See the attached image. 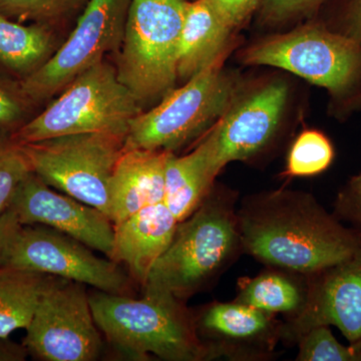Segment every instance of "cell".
<instances>
[{"label": "cell", "mask_w": 361, "mask_h": 361, "mask_svg": "<svg viewBox=\"0 0 361 361\" xmlns=\"http://www.w3.org/2000/svg\"><path fill=\"white\" fill-rule=\"evenodd\" d=\"M239 232L247 250L267 264L317 273L355 253L361 236L342 227L314 202L275 195L247 209Z\"/></svg>", "instance_id": "1"}, {"label": "cell", "mask_w": 361, "mask_h": 361, "mask_svg": "<svg viewBox=\"0 0 361 361\" xmlns=\"http://www.w3.org/2000/svg\"><path fill=\"white\" fill-rule=\"evenodd\" d=\"M97 327L118 355L147 360L197 361L209 351L195 320L174 296L144 292L142 298L97 290L90 294Z\"/></svg>", "instance_id": "2"}, {"label": "cell", "mask_w": 361, "mask_h": 361, "mask_svg": "<svg viewBox=\"0 0 361 361\" xmlns=\"http://www.w3.org/2000/svg\"><path fill=\"white\" fill-rule=\"evenodd\" d=\"M144 111L104 59L78 75L56 99L11 134L18 145L61 135L108 133L127 135L130 122Z\"/></svg>", "instance_id": "3"}, {"label": "cell", "mask_w": 361, "mask_h": 361, "mask_svg": "<svg viewBox=\"0 0 361 361\" xmlns=\"http://www.w3.org/2000/svg\"><path fill=\"white\" fill-rule=\"evenodd\" d=\"M188 0H132L116 54L118 80L142 110L175 89Z\"/></svg>", "instance_id": "4"}, {"label": "cell", "mask_w": 361, "mask_h": 361, "mask_svg": "<svg viewBox=\"0 0 361 361\" xmlns=\"http://www.w3.org/2000/svg\"><path fill=\"white\" fill-rule=\"evenodd\" d=\"M208 197L178 224L174 238L152 268L142 292L184 300L200 290L232 255L239 235L234 215L227 204Z\"/></svg>", "instance_id": "5"}, {"label": "cell", "mask_w": 361, "mask_h": 361, "mask_svg": "<svg viewBox=\"0 0 361 361\" xmlns=\"http://www.w3.org/2000/svg\"><path fill=\"white\" fill-rule=\"evenodd\" d=\"M236 97V82L219 59L135 116L125 149L173 153L219 120Z\"/></svg>", "instance_id": "6"}, {"label": "cell", "mask_w": 361, "mask_h": 361, "mask_svg": "<svg viewBox=\"0 0 361 361\" xmlns=\"http://www.w3.org/2000/svg\"><path fill=\"white\" fill-rule=\"evenodd\" d=\"M125 135L90 133L20 146L32 172L49 186L109 217L110 180L125 148Z\"/></svg>", "instance_id": "7"}, {"label": "cell", "mask_w": 361, "mask_h": 361, "mask_svg": "<svg viewBox=\"0 0 361 361\" xmlns=\"http://www.w3.org/2000/svg\"><path fill=\"white\" fill-rule=\"evenodd\" d=\"M244 61L282 68L341 94L361 75V44L344 33L307 25L258 42L245 52Z\"/></svg>", "instance_id": "8"}, {"label": "cell", "mask_w": 361, "mask_h": 361, "mask_svg": "<svg viewBox=\"0 0 361 361\" xmlns=\"http://www.w3.org/2000/svg\"><path fill=\"white\" fill-rule=\"evenodd\" d=\"M23 344L44 361H94L103 337L90 307L87 285L52 276L42 292Z\"/></svg>", "instance_id": "9"}, {"label": "cell", "mask_w": 361, "mask_h": 361, "mask_svg": "<svg viewBox=\"0 0 361 361\" xmlns=\"http://www.w3.org/2000/svg\"><path fill=\"white\" fill-rule=\"evenodd\" d=\"M132 0H90L71 35L42 68L21 85L37 106L59 94L106 54H118Z\"/></svg>", "instance_id": "10"}, {"label": "cell", "mask_w": 361, "mask_h": 361, "mask_svg": "<svg viewBox=\"0 0 361 361\" xmlns=\"http://www.w3.org/2000/svg\"><path fill=\"white\" fill-rule=\"evenodd\" d=\"M65 278L97 290L133 296L132 278L111 259L99 258L73 237L42 225H21L4 264Z\"/></svg>", "instance_id": "11"}, {"label": "cell", "mask_w": 361, "mask_h": 361, "mask_svg": "<svg viewBox=\"0 0 361 361\" xmlns=\"http://www.w3.org/2000/svg\"><path fill=\"white\" fill-rule=\"evenodd\" d=\"M287 94V85L276 82L235 99L205 139L217 174L230 161L248 160L265 148L281 121Z\"/></svg>", "instance_id": "12"}, {"label": "cell", "mask_w": 361, "mask_h": 361, "mask_svg": "<svg viewBox=\"0 0 361 361\" xmlns=\"http://www.w3.org/2000/svg\"><path fill=\"white\" fill-rule=\"evenodd\" d=\"M8 210L21 225L51 228L111 257L115 225L110 218L94 207L54 191L33 172L21 182Z\"/></svg>", "instance_id": "13"}, {"label": "cell", "mask_w": 361, "mask_h": 361, "mask_svg": "<svg viewBox=\"0 0 361 361\" xmlns=\"http://www.w3.org/2000/svg\"><path fill=\"white\" fill-rule=\"evenodd\" d=\"M302 310L291 324L300 337L316 326L334 325L353 342L361 339V245L351 257L315 273Z\"/></svg>", "instance_id": "14"}, {"label": "cell", "mask_w": 361, "mask_h": 361, "mask_svg": "<svg viewBox=\"0 0 361 361\" xmlns=\"http://www.w3.org/2000/svg\"><path fill=\"white\" fill-rule=\"evenodd\" d=\"M179 224L164 202L137 211L115 224L111 260L123 265L142 286L157 260L167 250Z\"/></svg>", "instance_id": "15"}, {"label": "cell", "mask_w": 361, "mask_h": 361, "mask_svg": "<svg viewBox=\"0 0 361 361\" xmlns=\"http://www.w3.org/2000/svg\"><path fill=\"white\" fill-rule=\"evenodd\" d=\"M171 154L123 148L109 188V217L114 225L146 207L164 202L166 165Z\"/></svg>", "instance_id": "16"}, {"label": "cell", "mask_w": 361, "mask_h": 361, "mask_svg": "<svg viewBox=\"0 0 361 361\" xmlns=\"http://www.w3.org/2000/svg\"><path fill=\"white\" fill-rule=\"evenodd\" d=\"M232 30L208 0L189 1L178 51V78L187 82L222 59Z\"/></svg>", "instance_id": "17"}, {"label": "cell", "mask_w": 361, "mask_h": 361, "mask_svg": "<svg viewBox=\"0 0 361 361\" xmlns=\"http://www.w3.org/2000/svg\"><path fill=\"white\" fill-rule=\"evenodd\" d=\"M61 30L23 23L0 14V73L23 82L52 58L61 44Z\"/></svg>", "instance_id": "18"}, {"label": "cell", "mask_w": 361, "mask_h": 361, "mask_svg": "<svg viewBox=\"0 0 361 361\" xmlns=\"http://www.w3.org/2000/svg\"><path fill=\"white\" fill-rule=\"evenodd\" d=\"M217 175L205 140L188 155L171 154L166 165L164 203L178 222L189 218L206 200Z\"/></svg>", "instance_id": "19"}, {"label": "cell", "mask_w": 361, "mask_h": 361, "mask_svg": "<svg viewBox=\"0 0 361 361\" xmlns=\"http://www.w3.org/2000/svg\"><path fill=\"white\" fill-rule=\"evenodd\" d=\"M195 324L197 331L234 345L263 342L274 331L269 313L237 301L212 304L202 312Z\"/></svg>", "instance_id": "20"}, {"label": "cell", "mask_w": 361, "mask_h": 361, "mask_svg": "<svg viewBox=\"0 0 361 361\" xmlns=\"http://www.w3.org/2000/svg\"><path fill=\"white\" fill-rule=\"evenodd\" d=\"M51 275L0 265V337L25 329Z\"/></svg>", "instance_id": "21"}, {"label": "cell", "mask_w": 361, "mask_h": 361, "mask_svg": "<svg viewBox=\"0 0 361 361\" xmlns=\"http://www.w3.org/2000/svg\"><path fill=\"white\" fill-rule=\"evenodd\" d=\"M304 293L293 278L281 273H265L240 284L237 302L266 313H298L305 304Z\"/></svg>", "instance_id": "22"}, {"label": "cell", "mask_w": 361, "mask_h": 361, "mask_svg": "<svg viewBox=\"0 0 361 361\" xmlns=\"http://www.w3.org/2000/svg\"><path fill=\"white\" fill-rule=\"evenodd\" d=\"M90 0H0V14L23 23L61 30L78 20Z\"/></svg>", "instance_id": "23"}, {"label": "cell", "mask_w": 361, "mask_h": 361, "mask_svg": "<svg viewBox=\"0 0 361 361\" xmlns=\"http://www.w3.org/2000/svg\"><path fill=\"white\" fill-rule=\"evenodd\" d=\"M334 155V148L324 135L316 130H305L292 145L287 172L297 177L319 174L329 167Z\"/></svg>", "instance_id": "24"}, {"label": "cell", "mask_w": 361, "mask_h": 361, "mask_svg": "<svg viewBox=\"0 0 361 361\" xmlns=\"http://www.w3.org/2000/svg\"><path fill=\"white\" fill-rule=\"evenodd\" d=\"M297 360L302 361H360L361 339L349 346L336 341L329 326H316L300 337Z\"/></svg>", "instance_id": "25"}, {"label": "cell", "mask_w": 361, "mask_h": 361, "mask_svg": "<svg viewBox=\"0 0 361 361\" xmlns=\"http://www.w3.org/2000/svg\"><path fill=\"white\" fill-rule=\"evenodd\" d=\"M30 172L20 145L11 134L0 130V214L8 210L16 190Z\"/></svg>", "instance_id": "26"}, {"label": "cell", "mask_w": 361, "mask_h": 361, "mask_svg": "<svg viewBox=\"0 0 361 361\" xmlns=\"http://www.w3.org/2000/svg\"><path fill=\"white\" fill-rule=\"evenodd\" d=\"M37 108L20 80L0 73V130L13 134L37 115Z\"/></svg>", "instance_id": "27"}, {"label": "cell", "mask_w": 361, "mask_h": 361, "mask_svg": "<svg viewBox=\"0 0 361 361\" xmlns=\"http://www.w3.org/2000/svg\"><path fill=\"white\" fill-rule=\"evenodd\" d=\"M326 0H261V16L271 23H281L314 11Z\"/></svg>", "instance_id": "28"}, {"label": "cell", "mask_w": 361, "mask_h": 361, "mask_svg": "<svg viewBox=\"0 0 361 361\" xmlns=\"http://www.w3.org/2000/svg\"><path fill=\"white\" fill-rule=\"evenodd\" d=\"M232 28L240 26L259 8L261 0H208Z\"/></svg>", "instance_id": "29"}, {"label": "cell", "mask_w": 361, "mask_h": 361, "mask_svg": "<svg viewBox=\"0 0 361 361\" xmlns=\"http://www.w3.org/2000/svg\"><path fill=\"white\" fill-rule=\"evenodd\" d=\"M344 35L361 44V0H345L341 13Z\"/></svg>", "instance_id": "30"}, {"label": "cell", "mask_w": 361, "mask_h": 361, "mask_svg": "<svg viewBox=\"0 0 361 361\" xmlns=\"http://www.w3.org/2000/svg\"><path fill=\"white\" fill-rule=\"evenodd\" d=\"M20 226V221L11 210L0 214V265L4 264L9 243Z\"/></svg>", "instance_id": "31"}, {"label": "cell", "mask_w": 361, "mask_h": 361, "mask_svg": "<svg viewBox=\"0 0 361 361\" xmlns=\"http://www.w3.org/2000/svg\"><path fill=\"white\" fill-rule=\"evenodd\" d=\"M28 355L23 343H16L9 337H0V361H25Z\"/></svg>", "instance_id": "32"}, {"label": "cell", "mask_w": 361, "mask_h": 361, "mask_svg": "<svg viewBox=\"0 0 361 361\" xmlns=\"http://www.w3.org/2000/svg\"><path fill=\"white\" fill-rule=\"evenodd\" d=\"M348 206L361 224V174L351 182L348 192Z\"/></svg>", "instance_id": "33"}]
</instances>
